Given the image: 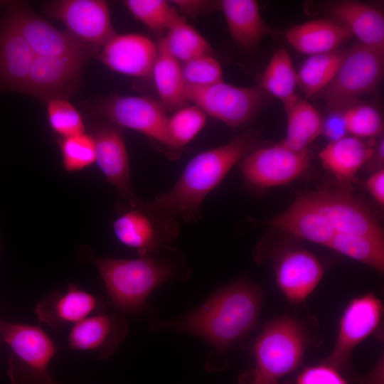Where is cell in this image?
Segmentation results:
<instances>
[{"instance_id":"6da1fadb","label":"cell","mask_w":384,"mask_h":384,"mask_svg":"<svg viewBox=\"0 0 384 384\" xmlns=\"http://www.w3.org/2000/svg\"><path fill=\"white\" fill-rule=\"evenodd\" d=\"M257 141V134L248 131L225 144L198 153L189 161L170 190L157 195L146 204L175 220L188 223L199 220L204 199L255 148Z\"/></svg>"},{"instance_id":"7a4b0ae2","label":"cell","mask_w":384,"mask_h":384,"mask_svg":"<svg viewBox=\"0 0 384 384\" xmlns=\"http://www.w3.org/2000/svg\"><path fill=\"white\" fill-rule=\"evenodd\" d=\"M262 302L260 288L242 279L216 292L192 313L163 325L166 329L196 335L223 351L254 328Z\"/></svg>"},{"instance_id":"3957f363","label":"cell","mask_w":384,"mask_h":384,"mask_svg":"<svg viewBox=\"0 0 384 384\" xmlns=\"http://www.w3.org/2000/svg\"><path fill=\"white\" fill-rule=\"evenodd\" d=\"M94 262L113 304L128 312L139 311L150 294L176 272L172 265L153 255Z\"/></svg>"},{"instance_id":"277c9868","label":"cell","mask_w":384,"mask_h":384,"mask_svg":"<svg viewBox=\"0 0 384 384\" xmlns=\"http://www.w3.org/2000/svg\"><path fill=\"white\" fill-rule=\"evenodd\" d=\"M302 324L290 316L276 318L265 326L254 345L255 366L250 377L278 381L301 365L306 348Z\"/></svg>"},{"instance_id":"5b68a950","label":"cell","mask_w":384,"mask_h":384,"mask_svg":"<svg viewBox=\"0 0 384 384\" xmlns=\"http://www.w3.org/2000/svg\"><path fill=\"white\" fill-rule=\"evenodd\" d=\"M0 337L11 350V384H55L48 368L57 345L39 326L0 321Z\"/></svg>"},{"instance_id":"8992f818","label":"cell","mask_w":384,"mask_h":384,"mask_svg":"<svg viewBox=\"0 0 384 384\" xmlns=\"http://www.w3.org/2000/svg\"><path fill=\"white\" fill-rule=\"evenodd\" d=\"M384 73V48L356 43L346 55L331 82L316 97L331 109H342L371 93Z\"/></svg>"},{"instance_id":"52a82bcc","label":"cell","mask_w":384,"mask_h":384,"mask_svg":"<svg viewBox=\"0 0 384 384\" xmlns=\"http://www.w3.org/2000/svg\"><path fill=\"white\" fill-rule=\"evenodd\" d=\"M0 7L27 42L35 56H54L87 62L99 51L66 31L55 28L23 1H0Z\"/></svg>"},{"instance_id":"ba28073f","label":"cell","mask_w":384,"mask_h":384,"mask_svg":"<svg viewBox=\"0 0 384 384\" xmlns=\"http://www.w3.org/2000/svg\"><path fill=\"white\" fill-rule=\"evenodd\" d=\"M267 95L260 86L239 87L224 81L206 87L186 86L188 102L233 128L250 120L265 103Z\"/></svg>"},{"instance_id":"9c48e42d","label":"cell","mask_w":384,"mask_h":384,"mask_svg":"<svg viewBox=\"0 0 384 384\" xmlns=\"http://www.w3.org/2000/svg\"><path fill=\"white\" fill-rule=\"evenodd\" d=\"M91 110L115 126L139 132L170 149L169 117L159 101L146 96L114 95L92 105Z\"/></svg>"},{"instance_id":"30bf717a","label":"cell","mask_w":384,"mask_h":384,"mask_svg":"<svg viewBox=\"0 0 384 384\" xmlns=\"http://www.w3.org/2000/svg\"><path fill=\"white\" fill-rule=\"evenodd\" d=\"M43 11L61 21L75 38L98 51L116 34L109 4L103 0L49 1Z\"/></svg>"},{"instance_id":"8fae6325","label":"cell","mask_w":384,"mask_h":384,"mask_svg":"<svg viewBox=\"0 0 384 384\" xmlns=\"http://www.w3.org/2000/svg\"><path fill=\"white\" fill-rule=\"evenodd\" d=\"M308 150L294 151L281 142L253 149L240 161V169L246 183L257 188L289 183L308 169Z\"/></svg>"},{"instance_id":"7c38bea8","label":"cell","mask_w":384,"mask_h":384,"mask_svg":"<svg viewBox=\"0 0 384 384\" xmlns=\"http://www.w3.org/2000/svg\"><path fill=\"white\" fill-rule=\"evenodd\" d=\"M117 239L140 257L153 255L173 241L178 233L176 220L161 214L141 200L114 221Z\"/></svg>"},{"instance_id":"4fadbf2b","label":"cell","mask_w":384,"mask_h":384,"mask_svg":"<svg viewBox=\"0 0 384 384\" xmlns=\"http://www.w3.org/2000/svg\"><path fill=\"white\" fill-rule=\"evenodd\" d=\"M383 314L382 302L373 293L352 299L341 316L334 348L323 362L343 370L348 365L353 349L377 330Z\"/></svg>"},{"instance_id":"5bb4252c","label":"cell","mask_w":384,"mask_h":384,"mask_svg":"<svg viewBox=\"0 0 384 384\" xmlns=\"http://www.w3.org/2000/svg\"><path fill=\"white\" fill-rule=\"evenodd\" d=\"M85 62L54 56H35L21 93L47 103L69 100L82 83Z\"/></svg>"},{"instance_id":"9a60e30c","label":"cell","mask_w":384,"mask_h":384,"mask_svg":"<svg viewBox=\"0 0 384 384\" xmlns=\"http://www.w3.org/2000/svg\"><path fill=\"white\" fill-rule=\"evenodd\" d=\"M325 270L321 262L304 249H288L278 257L274 265L276 284L291 304H300L314 292Z\"/></svg>"},{"instance_id":"2e32d148","label":"cell","mask_w":384,"mask_h":384,"mask_svg":"<svg viewBox=\"0 0 384 384\" xmlns=\"http://www.w3.org/2000/svg\"><path fill=\"white\" fill-rule=\"evenodd\" d=\"M158 48L139 33L115 34L99 51L97 58L111 70L137 78L151 76Z\"/></svg>"},{"instance_id":"e0dca14e","label":"cell","mask_w":384,"mask_h":384,"mask_svg":"<svg viewBox=\"0 0 384 384\" xmlns=\"http://www.w3.org/2000/svg\"><path fill=\"white\" fill-rule=\"evenodd\" d=\"M92 137L95 163L106 180L116 188L129 207L136 206L139 199L133 193L129 156L122 131L114 124L102 125Z\"/></svg>"},{"instance_id":"ac0fdd59","label":"cell","mask_w":384,"mask_h":384,"mask_svg":"<svg viewBox=\"0 0 384 384\" xmlns=\"http://www.w3.org/2000/svg\"><path fill=\"white\" fill-rule=\"evenodd\" d=\"M307 193L326 215L336 233L384 239L381 227L375 218L347 193L321 190Z\"/></svg>"},{"instance_id":"d6986e66","label":"cell","mask_w":384,"mask_h":384,"mask_svg":"<svg viewBox=\"0 0 384 384\" xmlns=\"http://www.w3.org/2000/svg\"><path fill=\"white\" fill-rule=\"evenodd\" d=\"M265 224L272 229L326 247L336 233L308 193L297 197L288 208L267 220Z\"/></svg>"},{"instance_id":"ffe728a7","label":"cell","mask_w":384,"mask_h":384,"mask_svg":"<svg viewBox=\"0 0 384 384\" xmlns=\"http://www.w3.org/2000/svg\"><path fill=\"white\" fill-rule=\"evenodd\" d=\"M35 55L4 16L0 21V91L21 92Z\"/></svg>"},{"instance_id":"44dd1931","label":"cell","mask_w":384,"mask_h":384,"mask_svg":"<svg viewBox=\"0 0 384 384\" xmlns=\"http://www.w3.org/2000/svg\"><path fill=\"white\" fill-rule=\"evenodd\" d=\"M126 331V324L113 315L87 316L72 327L68 346L73 350L97 352L100 358H105L113 353Z\"/></svg>"},{"instance_id":"7402d4cb","label":"cell","mask_w":384,"mask_h":384,"mask_svg":"<svg viewBox=\"0 0 384 384\" xmlns=\"http://www.w3.org/2000/svg\"><path fill=\"white\" fill-rule=\"evenodd\" d=\"M98 306L95 296L75 284H70L65 292H53L39 301L35 311L39 321L58 328L85 319Z\"/></svg>"},{"instance_id":"603a6c76","label":"cell","mask_w":384,"mask_h":384,"mask_svg":"<svg viewBox=\"0 0 384 384\" xmlns=\"http://www.w3.org/2000/svg\"><path fill=\"white\" fill-rule=\"evenodd\" d=\"M329 11L332 20L355 36L358 43L384 48V16L380 11L352 0L336 1Z\"/></svg>"},{"instance_id":"cb8c5ba5","label":"cell","mask_w":384,"mask_h":384,"mask_svg":"<svg viewBox=\"0 0 384 384\" xmlns=\"http://www.w3.org/2000/svg\"><path fill=\"white\" fill-rule=\"evenodd\" d=\"M351 37L341 25L328 18H317L297 24L284 33V38L289 45L309 56L337 50Z\"/></svg>"},{"instance_id":"d4e9b609","label":"cell","mask_w":384,"mask_h":384,"mask_svg":"<svg viewBox=\"0 0 384 384\" xmlns=\"http://www.w3.org/2000/svg\"><path fill=\"white\" fill-rule=\"evenodd\" d=\"M234 42L247 50L255 49L271 32L255 0H222L218 3Z\"/></svg>"},{"instance_id":"484cf974","label":"cell","mask_w":384,"mask_h":384,"mask_svg":"<svg viewBox=\"0 0 384 384\" xmlns=\"http://www.w3.org/2000/svg\"><path fill=\"white\" fill-rule=\"evenodd\" d=\"M373 152L372 141L346 136L329 142L319 152V157L323 166L337 179L347 181L371 159Z\"/></svg>"},{"instance_id":"4316f807","label":"cell","mask_w":384,"mask_h":384,"mask_svg":"<svg viewBox=\"0 0 384 384\" xmlns=\"http://www.w3.org/2000/svg\"><path fill=\"white\" fill-rule=\"evenodd\" d=\"M157 48V56L151 75L153 77L159 102L166 110L175 112L188 104L181 64L159 42Z\"/></svg>"},{"instance_id":"83f0119b","label":"cell","mask_w":384,"mask_h":384,"mask_svg":"<svg viewBox=\"0 0 384 384\" xmlns=\"http://www.w3.org/2000/svg\"><path fill=\"white\" fill-rule=\"evenodd\" d=\"M284 107L287 124L286 137L281 142L296 151L307 150V146L322 134V116L312 104L299 96Z\"/></svg>"},{"instance_id":"f1b7e54d","label":"cell","mask_w":384,"mask_h":384,"mask_svg":"<svg viewBox=\"0 0 384 384\" xmlns=\"http://www.w3.org/2000/svg\"><path fill=\"white\" fill-rule=\"evenodd\" d=\"M346 49L309 56L301 65L297 87L307 97L316 96L334 78L345 55Z\"/></svg>"},{"instance_id":"f546056e","label":"cell","mask_w":384,"mask_h":384,"mask_svg":"<svg viewBox=\"0 0 384 384\" xmlns=\"http://www.w3.org/2000/svg\"><path fill=\"white\" fill-rule=\"evenodd\" d=\"M260 87L281 100L284 106L298 97L297 71L285 48H281L273 54L261 75Z\"/></svg>"},{"instance_id":"4dcf8cb0","label":"cell","mask_w":384,"mask_h":384,"mask_svg":"<svg viewBox=\"0 0 384 384\" xmlns=\"http://www.w3.org/2000/svg\"><path fill=\"white\" fill-rule=\"evenodd\" d=\"M159 43L182 63L213 53L208 41L181 15L167 29Z\"/></svg>"},{"instance_id":"1f68e13d","label":"cell","mask_w":384,"mask_h":384,"mask_svg":"<svg viewBox=\"0 0 384 384\" xmlns=\"http://www.w3.org/2000/svg\"><path fill=\"white\" fill-rule=\"evenodd\" d=\"M327 247L368 265L380 273L384 270V239L368 235L336 233Z\"/></svg>"},{"instance_id":"d6a6232c","label":"cell","mask_w":384,"mask_h":384,"mask_svg":"<svg viewBox=\"0 0 384 384\" xmlns=\"http://www.w3.org/2000/svg\"><path fill=\"white\" fill-rule=\"evenodd\" d=\"M206 122V114L193 104L174 112L167 121L170 149H179L191 142L204 128Z\"/></svg>"},{"instance_id":"836d02e7","label":"cell","mask_w":384,"mask_h":384,"mask_svg":"<svg viewBox=\"0 0 384 384\" xmlns=\"http://www.w3.org/2000/svg\"><path fill=\"white\" fill-rule=\"evenodd\" d=\"M124 4L137 20L156 33L166 32L181 16L176 8L164 0H126Z\"/></svg>"},{"instance_id":"e575fe53","label":"cell","mask_w":384,"mask_h":384,"mask_svg":"<svg viewBox=\"0 0 384 384\" xmlns=\"http://www.w3.org/2000/svg\"><path fill=\"white\" fill-rule=\"evenodd\" d=\"M341 110L348 134L364 139H373L383 132V117L373 106L352 102Z\"/></svg>"},{"instance_id":"d590c367","label":"cell","mask_w":384,"mask_h":384,"mask_svg":"<svg viewBox=\"0 0 384 384\" xmlns=\"http://www.w3.org/2000/svg\"><path fill=\"white\" fill-rule=\"evenodd\" d=\"M46 105L49 125L62 139L85 133L82 115L68 100H53Z\"/></svg>"},{"instance_id":"8d00e7d4","label":"cell","mask_w":384,"mask_h":384,"mask_svg":"<svg viewBox=\"0 0 384 384\" xmlns=\"http://www.w3.org/2000/svg\"><path fill=\"white\" fill-rule=\"evenodd\" d=\"M63 164L68 172L81 171L95 163L93 137L85 133L63 138L60 142Z\"/></svg>"},{"instance_id":"74e56055","label":"cell","mask_w":384,"mask_h":384,"mask_svg":"<svg viewBox=\"0 0 384 384\" xmlns=\"http://www.w3.org/2000/svg\"><path fill=\"white\" fill-rule=\"evenodd\" d=\"M181 70L186 86L206 87L223 81L222 66L212 54L183 63Z\"/></svg>"},{"instance_id":"f35d334b","label":"cell","mask_w":384,"mask_h":384,"mask_svg":"<svg viewBox=\"0 0 384 384\" xmlns=\"http://www.w3.org/2000/svg\"><path fill=\"white\" fill-rule=\"evenodd\" d=\"M296 384H348L341 371L323 362L304 368L298 375Z\"/></svg>"},{"instance_id":"ab89813d","label":"cell","mask_w":384,"mask_h":384,"mask_svg":"<svg viewBox=\"0 0 384 384\" xmlns=\"http://www.w3.org/2000/svg\"><path fill=\"white\" fill-rule=\"evenodd\" d=\"M322 133L330 142L340 139L346 136L348 133L341 109H334L333 112L324 119Z\"/></svg>"},{"instance_id":"60d3db41","label":"cell","mask_w":384,"mask_h":384,"mask_svg":"<svg viewBox=\"0 0 384 384\" xmlns=\"http://www.w3.org/2000/svg\"><path fill=\"white\" fill-rule=\"evenodd\" d=\"M366 187L371 196L380 205L384 204V169H380L366 180Z\"/></svg>"},{"instance_id":"b9f144b4","label":"cell","mask_w":384,"mask_h":384,"mask_svg":"<svg viewBox=\"0 0 384 384\" xmlns=\"http://www.w3.org/2000/svg\"><path fill=\"white\" fill-rule=\"evenodd\" d=\"M169 2L176 5L181 10L189 14H194L197 11L198 13L204 9H207L208 4V2L205 1H171Z\"/></svg>"},{"instance_id":"7bdbcfd3","label":"cell","mask_w":384,"mask_h":384,"mask_svg":"<svg viewBox=\"0 0 384 384\" xmlns=\"http://www.w3.org/2000/svg\"><path fill=\"white\" fill-rule=\"evenodd\" d=\"M383 358L380 360L375 368L371 373L362 380H359V384H383Z\"/></svg>"},{"instance_id":"ee69618b","label":"cell","mask_w":384,"mask_h":384,"mask_svg":"<svg viewBox=\"0 0 384 384\" xmlns=\"http://www.w3.org/2000/svg\"><path fill=\"white\" fill-rule=\"evenodd\" d=\"M249 384H279L277 381H269L265 380L250 378Z\"/></svg>"},{"instance_id":"f6af8a7d","label":"cell","mask_w":384,"mask_h":384,"mask_svg":"<svg viewBox=\"0 0 384 384\" xmlns=\"http://www.w3.org/2000/svg\"><path fill=\"white\" fill-rule=\"evenodd\" d=\"M55 384H58V383H55Z\"/></svg>"}]
</instances>
